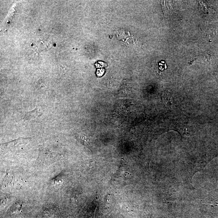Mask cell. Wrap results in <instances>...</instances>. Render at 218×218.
Returning a JSON list of instances; mask_svg holds the SVG:
<instances>
[{
	"label": "cell",
	"mask_w": 218,
	"mask_h": 218,
	"mask_svg": "<svg viewBox=\"0 0 218 218\" xmlns=\"http://www.w3.org/2000/svg\"><path fill=\"white\" fill-rule=\"evenodd\" d=\"M40 115L39 113L38 110L37 108L33 111H30V112H26L25 113V115L24 119L25 120H30L33 119L35 118L38 117V115Z\"/></svg>",
	"instance_id": "1"
},
{
	"label": "cell",
	"mask_w": 218,
	"mask_h": 218,
	"mask_svg": "<svg viewBox=\"0 0 218 218\" xmlns=\"http://www.w3.org/2000/svg\"><path fill=\"white\" fill-rule=\"evenodd\" d=\"M168 95L167 94H164V95L163 96V100H164V101L166 103H167V104H168V105H171V100L170 98H169Z\"/></svg>",
	"instance_id": "2"
}]
</instances>
